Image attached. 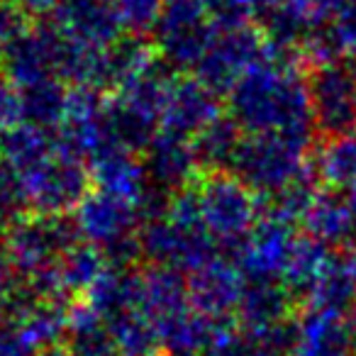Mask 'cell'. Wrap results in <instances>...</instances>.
Listing matches in <instances>:
<instances>
[{
	"label": "cell",
	"mask_w": 356,
	"mask_h": 356,
	"mask_svg": "<svg viewBox=\"0 0 356 356\" xmlns=\"http://www.w3.org/2000/svg\"><path fill=\"white\" fill-rule=\"evenodd\" d=\"M300 222L305 234L325 247H356V203L341 191H317Z\"/></svg>",
	"instance_id": "14"
},
{
	"label": "cell",
	"mask_w": 356,
	"mask_h": 356,
	"mask_svg": "<svg viewBox=\"0 0 356 356\" xmlns=\"http://www.w3.org/2000/svg\"><path fill=\"white\" fill-rule=\"evenodd\" d=\"M307 88L315 129L325 137L356 132V59L317 66Z\"/></svg>",
	"instance_id": "8"
},
{
	"label": "cell",
	"mask_w": 356,
	"mask_h": 356,
	"mask_svg": "<svg viewBox=\"0 0 356 356\" xmlns=\"http://www.w3.org/2000/svg\"><path fill=\"white\" fill-rule=\"evenodd\" d=\"M22 118L20 90L13 88L8 81H0V137L10 127H15Z\"/></svg>",
	"instance_id": "25"
},
{
	"label": "cell",
	"mask_w": 356,
	"mask_h": 356,
	"mask_svg": "<svg viewBox=\"0 0 356 356\" xmlns=\"http://www.w3.org/2000/svg\"><path fill=\"white\" fill-rule=\"evenodd\" d=\"M296 222L273 210H264L249 237L237 247V264L252 281H281L298 244Z\"/></svg>",
	"instance_id": "9"
},
{
	"label": "cell",
	"mask_w": 356,
	"mask_h": 356,
	"mask_svg": "<svg viewBox=\"0 0 356 356\" xmlns=\"http://www.w3.org/2000/svg\"><path fill=\"white\" fill-rule=\"evenodd\" d=\"M56 30L93 49L115 44V37L122 30L113 0H64L56 8Z\"/></svg>",
	"instance_id": "15"
},
{
	"label": "cell",
	"mask_w": 356,
	"mask_h": 356,
	"mask_svg": "<svg viewBox=\"0 0 356 356\" xmlns=\"http://www.w3.org/2000/svg\"><path fill=\"white\" fill-rule=\"evenodd\" d=\"M332 37L341 49V56L356 59V0H346L341 10L327 22Z\"/></svg>",
	"instance_id": "23"
},
{
	"label": "cell",
	"mask_w": 356,
	"mask_h": 356,
	"mask_svg": "<svg viewBox=\"0 0 356 356\" xmlns=\"http://www.w3.org/2000/svg\"><path fill=\"white\" fill-rule=\"evenodd\" d=\"M293 356H354L346 317L339 312L307 307L298 320Z\"/></svg>",
	"instance_id": "17"
},
{
	"label": "cell",
	"mask_w": 356,
	"mask_h": 356,
	"mask_svg": "<svg viewBox=\"0 0 356 356\" xmlns=\"http://www.w3.org/2000/svg\"><path fill=\"white\" fill-rule=\"evenodd\" d=\"M312 137L302 134H244L229 171L261 195L273 198L312 171Z\"/></svg>",
	"instance_id": "2"
},
{
	"label": "cell",
	"mask_w": 356,
	"mask_h": 356,
	"mask_svg": "<svg viewBox=\"0 0 356 356\" xmlns=\"http://www.w3.org/2000/svg\"><path fill=\"white\" fill-rule=\"evenodd\" d=\"M144 166L149 173V184L163 195H176L195 184L203 173L195 156L193 139L176 137L171 132L159 129L152 144L144 152Z\"/></svg>",
	"instance_id": "12"
},
{
	"label": "cell",
	"mask_w": 356,
	"mask_h": 356,
	"mask_svg": "<svg viewBox=\"0 0 356 356\" xmlns=\"http://www.w3.org/2000/svg\"><path fill=\"white\" fill-rule=\"evenodd\" d=\"M200 222L215 242L237 249L261 220V195H257L232 171H203L193 184Z\"/></svg>",
	"instance_id": "3"
},
{
	"label": "cell",
	"mask_w": 356,
	"mask_h": 356,
	"mask_svg": "<svg viewBox=\"0 0 356 356\" xmlns=\"http://www.w3.org/2000/svg\"><path fill=\"white\" fill-rule=\"evenodd\" d=\"M296 298L281 281H252L247 278L237 320L247 337H257L291 320Z\"/></svg>",
	"instance_id": "16"
},
{
	"label": "cell",
	"mask_w": 356,
	"mask_h": 356,
	"mask_svg": "<svg viewBox=\"0 0 356 356\" xmlns=\"http://www.w3.org/2000/svg\"><path fill=\"white\" fill-rule=\"evenodd\" d=\"M115 13H118L120 27L127 32H147L154 30L161 17L163 0H113Z\"/></svg>",
	"instance_id": "22"
},
{
	"label": "cell",
	"mask_w": 356,
	"mask_h": 356,
	"mask_svg": "<svg viewBox=\"0 0 356 356\" xmlns=\"http://www.w3.org/2000/svg\"><path fill=\"white\" fill-rule=\"evenodd\" d=\"M69 103V90L61 83V79H49L20 88V105L25 122L37 127H54L61 122Z\"/></svg>",
	"instance_id": "20"
},
{
	"label": "cell",
	"mask_w": 356,
	"mask_h": 356,
	"mask_svg": "<svg viewBox=\"0 0 356 356\" xmlns=\"http://www.w3.org/2000/svg\"><path fill=\"white\" fill-rule=\"evenodd\" d=\"M266 54L257 32L249 27L237 30H220L215 42L210 44L208 54L198 64V81L215 93L232 90L244 74Z\"/></svg>",
	"instance_id": "10"
},
{
	"label": "cell",
	"mask_w": 356,
	"mask_h": 356,
	"mask_svg": "<svg viewBox=\"0 0 356 356\" xmlns=\"http://www.w3.org/2000/svg\"><path fill=\"white\" fill-rule=\"evenodd\" d=\"M25 15L22 8L10 0H0V44H10L25 32Z\"/></svg>",
	"instance_id": "24"
},
{
	"label": "cell",
	"mask_w": 356,
	"mask_h": 356,
	"mask_svg": "<svg viewBox=\"0 0 356 356\" xmlns=\"http://www.w3.org/2000/svg\"><path fill=\"white\" fill-rule=\"evenodd\" d=\"M3 239L15 259L17 271L25 281H32L54 268L56 261L79 244L81 232L74 215L30 213L17 225H13L3 234Z\"/></svg>",
	"instance_id": "5"
},
{
	"label": "cell",
	"mask_w": 356,
	"mask_h": 356,
	"mask_svg": "<svg viewBox=\"0 0 356 356\" xmlns=\"http://www.w3.org/2000/svg\"><path fill=\"white\" fill-rule=\"evenodd\" d=\"M247 276L239 264L218 259L188 273V298L191 305L210 320H232L237 317L242 302Z\"/></svg>",
	"instance_id": "11"
},
{
	"label": "cell",
	"mask_w": 356,
	"mask_h": 356,
	"mask_svg": "<svg viewBox=\"0 0 356 356\" xmlns=\"http://www.w3.org/2000/svg\"><path fill=\"white\" fill-rule=\"evenodd\" d=\"M105 322L120 356H163L161 334L147 312L127 307L110 315Z\"/></svg>",
	"instance_id": "19"
},
{
	"label": "cell",
	"mask_w": 356,
	"mask_h": 356,
	"mask_svg": "<svg viewBox=\"0 0 356 356\" xmlns=\"http://www.w3.org/2000/svg\"><path fill=\"white\" fill-rule=\"evenodd\" d=\"M20 176L27 208L35 215H69L93 191L90 163L59 147Z\"/></svg>",
	"instance_id": "4"
},
{
	"label": "cell",
	"mask_w": 356,
	"mask_h": 356,
	"mask_svg": "<svg viewBox=\"0 0 356 356\" xmlns=\"http://www.w3.org/2000/svg\"><path fill=\"white\" fill-rule=\"evenodd\" d=\"M229 118L244 134L312 137L310 88L286 59V51L266 47V54L229 90Z\"/></svg>",
	"instance_id": "1"
},
{
	"label": "cell",
	"mask_w": 356,
	"mask_h": 356,
	"mask_svg": "<svg viewBox=\"0 0 356 356\" xmlns=\"http://www.w3.org/2000/svg\"><path fill=\"white\" fill-rule=\"evenodd\" d=\"M22 283H25V278H22V273L17 271L15 259H13L6 239H3V234H0V298L15 293Z\"/></svg>",
	"instance_id": "26"
},
{
	"label": "cell",
	"mask_w": 356,
	"mask_h": 356,
	"mask_svg": "<svg viewBox=\"0 0 356 356\" xmlns=\"http://www.w3.org/2000/svg\"><path fill=\"white\" fill-rule=\"evenodd\" d=\"M346 327H349V337H351V344H354V354H356V305L346 312Z\"/></svg>",
	"instance_id": "29"
},
{
	"label": "cell",
	"mask_w": 356,
	"mask_h": 356,
	"mask_svg": "<svg viewBox=\"0 0 356 356\" xmlns=\"http://www.w3.org/2000/svg\"><path fill=\"white\" fill-rule=\"evenodd\" d=\"M312 176L325 188L354 191L356 188V132L341 137H325V142L312 149Z\"/></svg>",
	"instance_id": "18"
},
{
	"label": "cell",
	"mask_w": 356,
	"mask_h": 356,
	"mask_svg": "<svg viewBox=\"0 0 356 356\" xmlns=\"http://www.w3.org/2000/svg\"><path fill=\"white\" fill-rule=\"evenodd\" d=\"M22 10L30 13H47V10H56V8L64 3V0H15Z\"/></svg>",
	"instance_id": "27"
},
{
	"label": "cell",
	"mask_w": 356,
	"mask_h": 356,
	"mask_svg": "<svg viewBox=\"0 0 356 356\" xmlns=\"http://www.w3.org/2000/svg\"><path fill=\"white\" fill-rule=\"evenodd\" d=\"M139 205L93 186L74 210L81 237L98 247L108 261H122L124 249L139 254Z\"/></svg>",
	"instance_id": "6"
},
{
	"label": "cell",
	"mask_w": 356,
	"mask_h": 356,
	"mask_svg": "<svg viewBox=\"0 0 356 356\" xmlns=\"http://www.w3.org/2000/svg\"><path fill=\"white\" fill-rule=\"evenodd\" d=\"M30 215L20 176L8 163L0 161V234H6L13 225Z\"/></svg>",
	"instance_id": "21"
},
{
	"label": "cell",
	"mask_w": 356,
	"mask_h": 356,
	"mask_svg": "<svg viewBox=\"0 0 356 356\" xmlns=\"http://www.w3.org/2000/svg\"><path fill=\"white\" fill-rule=\"evenodd\" d=\"M222 118V105L218 93L210 90L198 79H178L173 81L166 110H163L161 129L176 137L195 139L205 127Z\"/></svg>",
	"instance_id": "13"
},
{
	"label": "cell",
	"mask_w": 356,
	"mask_h": 356,
	"mask_svg": "<svg viewBox=\"0 0 356 356\" xmlns=\"http://www.w3.org/2000/svg\"><path fill=\"white\" fill-rule=\"evenodd\" d=\"M40 356H76V354H74V349L66 344V341H61V344L47 346L44 351H40Z\"/></svg>",
	"instance_id": "28"
},
{
	"label": "cell",
	"mask_w": 356,
	"mask_h": 356,
	"mask_svg": "<svg viewBox=\"0 0 356 356\" xmlns=\"http://www.w3.org/2000/svg\"><path fill=\"white\" fill-rule=\"evenodd\" d=\"M154 30L168 64L198 69L220 27L205 0H163Z\"/></svg>",
	"instance_id": "7"
}]
</instances>
